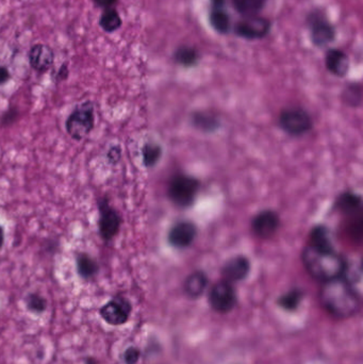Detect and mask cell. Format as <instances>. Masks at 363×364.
<instances>
[{"instance_id": "1", "label": "cell", "mask_w": 363, "mask_h": 364, "mask_svg": "<svg viewBox=\"0 0 363 364\" xmlns=\"http://www.w3.org/2000/svg\"><path fill=\"white\" fill-rule=\"evenodd\" d=\"M320 298L324 308L339 319L352 317L360 306L356 288L343 276L324 283Z\"/></svg>"}, {"instance_id": "2", "label": "cell", "mask_w": 363, "mask_h": 364, "mask_svg": "<svg viewBox=\"0 0 363 364\" xmlns=\"http://www.w3.org/2000/svg\"><path fill=\"white\" fill-rule=\"evenodd\" d=\"M301 259L308 273L323 283L344 276L347 268L345 260L335 249H321L307 245Z\"/></svg>"}, {"instance_id": "3", "label": "cell", "mask_w": 363, "mask_h": 364, "mask_svg": "<svg viewBox=\"0 0 363 364\" xmlns=\"http://www.w3.org/2000/svg\"><path fill=\"white\" fill-rule=\"evenodd\" d=\"M95 127V105L86 101L78 105L71 111L65 123V129L69 137L75 141L81 142L92 132Z\"/></svg>"}, {"instance_id": "4", "label": "cell", "mask_w": 363, "mask_h": 364, "mask_svg": "<svg viewBox=\"0 0 363 364\" xmlns=\"http://www.w3.org/2000/svg\"><path fill=\"white\" fill-rule=\"evenodd\" d=\"M98 206V230L101 240L105 243L111 242L122 226V217L120 213L110 205L107 198H99Z\"/></svg>"}, {"instance_id": "5", "label": "cell", "mask_w": 363, "mask_h": 364, "mask_svg": "<svg viewBox=\"0 0 363 364\" xmlns=\"http://www.w3.org/2000/svg\"><path fill=\"white\" fill-rule=\"evenodd\" d=\"M132 312V302L123 295H115L99 309V317L111 326L125 325Z\"/></svg>"}, {"instance_id": "6", "label": "cell", "mask_w": 363, "mask_h": 364, "mask_svg": "<svg viewBox=\"0 0 363 364\" xmlns=\"http://www.w3.org/2000/svg\"><path fill=\"white\" fill-rule=\"evenodd\" d=\"M200 185L197 180L190 176L178 175L172 180L168 189L171 200L180 207H188L193 204Z\"/></svg>"}, {"instance_id": "7", "label": "cell", "mask_w": 363, "mask_h": 364, "mask_svg": "<svg viewBox=\"0 0 363 364\" xmlns=\"http://www.w3.org/2000/svg\"><path fill=\"white\" fill-rule=\"evenodd\" d=\"M312 43L318 47L330 44L335 39V29L329 22L323 11L316 10L309 14L307 18Z\"/></svg>"}, {"instance_id": "8", "label": "cell", "mask_w": 363, "mask_h": 364, "mask_svg": "<svg viewBox=\"0 0 363 364\" xmlns=\"http://www.w3.org/2000/svg\"><path fill=\"white\" fill-rule=\"evenodd\" d=\"M271 29V23L267 18L261 16H244L242 20L236 23L234 33L242 39L260 40L269 35Z\"/></svg>"}, {"instance_id": "9", "label": "cell", "mask_w": 363, "mask_h": 364, "mask_svg": "<svg viewBox=\"0 0 363 364\" xmlns=\"http://www.w3.org/2000/svg\"><path fill=\"white\" fill-rule=\"evenodd\" d=\"M280 124L286 132L292 135H301L311 129L312 120L305 110L289 108L280 114Z\"/></svg>"}, {"instance_id": "10", "label": "cell", "mask_w": 363, "mask_h": 364, "mask_svg": "<svg viewBox=\"0 0 363 364\" xmlns=\"http://www.w3.org/2000/svg\"><path fill=\"white\" fill-rule=\"evenodd\" d=\"M211 307L217 312H229L236 306V295L229 281H221L213 285L209 294Z\"/></svg>"}, {"instance_id": "11", "label": "cell", "mask_w": 363, "mask_h": 364, "mask_svg": "<svg viewBox=\"0 0 363 364\" xmlns=\"http://www.w3.org/2000/svg\"><path fill=\"white\" fill-rule=\"evenodd\" d=\"M28 60L31 69L40 74L46 73L54 67V50L46 44H35L29 50Z\"/></svg>"}, {"instance_id": "12", "label": "cell", "mask_w": 363, "mask_h": 364, "mask_svg": "<svg viewBox=\"0 0 363 364\" xmlns=\"http://www.w3.org/2000/svg\"><path fill=\"white\" fill-rule=\"evenodd\" d=\"M280 226V217L273 211H263L253 220L252 227L259 238L269 239L275 234Z\"/></svg>"}, {"instance_id": "13", "label": "cell", "mask_w": 363, "mask_h": 364, "mask_svg": "<svg viewBox=\"0 0 363 364\" xmlns=\"http://www.w3.org/2000/svg\"><path fill=\"white\" fill-rule=\"evenodd\" d=\"M196 237L195 226L189 222L176 224L168 234V241L173 246L185 249L193 243Z\"/></svg>"}, {"instance_id": "14", "label": "cell", "mask_w": 363, "mask_h": 364, "mask_svg": "<svg viewBox=\"0 0 363 364\" xmlns=\"http://www.w3.org/2000/svg\"><path fill=\"white\" fill-rule=\"evenodd\" d=\"M250 270V263L248 258L238 256L232 258L224 266L223 275L226 281H240L248 276Z\"/></svg>"}, {"instance_id": "15", "label": "cell", "mask_w": 363, "mask_h": 364, "mask_svg": "<svg viewBox=\"0 0 363 364\" xmlns=\"http://www.w3.org/2000/svg\"><path fill=\"white\" fill-rule=\"evenodd\" d=\"M75 262L78 276L86 281L93 280L100 270L98 261L90 254L83 251L76 254Z\"/></svg>"}, {"instance_id": "16", "label": "cell", "mask_w": 363, "mask_h": 364, "mask_svg": "<svg viewBox=\"0 0 363 364\" xmlns=\"http://www.w3.org/2000/svg\"><path fill=\"white\" fill-rule=\"evenodd\" d=\"M326 69L338 77H344L350 69V59L340 50H330L325 57Z\"/></svg>"}, {"instance_id": "17", "label": "cell", "mask_w": 363, "mask_h": 364, "mask_svg": "<svg viewBox=\"0 0 363 364\" xmlns=\"http://www.w3.org/2000/svg\"><path fill=\"white\" fill-rule=\"evenodd\" d=\"M208 285V279L202 272H195L190 275L185 281V291L190 297H200Z\"/></svg>"}, {"instance_id": "18", "label": "cell", "mask_w": 363, "mask_h": 364, "mask_svg": "<svg viewBox=\"0 0 363 364\" xmlns=\"http://www.w3.org/2000/svg\"><path fill=\"white\" fill-rule=\"evenodd\" d=\"M267 3V0H231L234 9L243 18L258 16Z\"/></svg>"}, {"instance_id": "19", "label": "cell", "mask_w": 363, "mask_h": 364, "mask_svg": "<svg viewBox=\"0 0 363 364\" xmlns=\"http://www.w3.org/2000/svg\"><path fill=\"white\" fill-rule=\"evenodd\" d=\"M98 24L105 33H113L122 27L123 21H122L117 10L111 8V9L103 10Z\"/></svg>"}, {"instance_id": "20", "label": "cell", "mask_w": 363, "mask_h": 364, "mask_svg": "<svg viewBox=\"0 0 363 364\" xmlns=\"http://www.w3.org/2000/svg\"><path fill=\"white\" fill-rule=\"evenodd\" d=\"M209 21H210L211 27L217 33H221V35L229 33L231 23H230L229 14L226 12L225 9H211Z\"/></svg>"}, {"instance_id": "21", "label": "cell", "mask_w": 363, "mask_h": 364, "mask_svg": "<svg viewBox=\"0 0 363 364\" xmlns=\"http://www.w3.org/2000/svg\"><path fill=\"white\" fill-rule=\"evenodd\" d=\"M321 249H333L328 229L324 226H318L312 229L309 237V244Z\"/></svg>"}, {"instance_id": "22", "label": "cell", "mask_w": 363, "mask_h": 364, "mask_svg": "<svg viewBox=\"0 0 363 364\" xmlns=\"http://www.w3.org/2000/svg\"><path fill=\"white\" fill-rule=\"evenodd\" d=\"M26 309L33 314L41 315L47 310V300L37 292L29 293L25 298Z\"/></svg>"}, {"instance_id": "23", "label": "cell", "mask_w": 363, "mask_h": 364, "mask_svg": "<svg viewBox=\"0 0 363 364\" xmlns=\"http://www.w3.org/2000/svg\"><path fill=\"white\" fill-rule=\"evenodd\" d=\"M174 58L178 64L185 67H191L197 63L200 56L194 48L189 47V46H181L175 52Z\"/></svg>"}, {"instance_id": "24", "label": "cell", "mask_w": 363, "mask_h": 364, "mask_svg": "<svg viewBox=\"0 0 363 364\" xmlns=\"http://www.w3.org/2000/svg\"><path fill=\"white\" fill-rule=\"evenodd\" d=\"M161 156V148L156 144L149 143L143 147V162L145 166H154Z\"/></svg>"}, {"instance_id": "25", "label": "cell", "mask_w": 363, "mask_h": 364, "mask_svg": "<svg viewBox=\"0 0 363 364\" xmlns=\"http://www.w3.org/2000/svg\"><path fill=\"white\" fill-rule=\"evenodd\" d=\"M301 297H303L301 292L297 291V290H293V291L289 292V293L282 296V298L280 300V307L286 309V310H295V309L299 307Z\"/></svg>"}, {"instance_id": "26", "label": "cell", "mask_w": 363, "mask_h": 364, "mask_svg": "<svg viewBox=\"0 0 363 364\" xmlns=\"http://www.w3.org/2000/svg\"><path fill=\"white\" fill-rule=\"evenodd\" d=\"M360 200L354 194H344L339 200V207L344 212H354L360 207Z\"/></svg>"}, {"instance_id": "27", "label": "cell", "mask_w": 363, "mask_h": 364, "mask_svg": "<svg viewBox=\"0 0 363 364\" xmlns=\"http://www.w3.org/2000/svg\"><path fill=\"white\" fill-rule=\"evenodd\" d=\"M194 124L200 129H212L217 125V122L212 116L200 113L194 116Z\"/></svg>"}, {"instance_id": "28", "label": "cell", "mask_w": 363, "mask_h": 364, "mask_svg": "<svg viewBox=\"0 0 363 364\" xmlns=\"http://www.w3.org/2000/svg\"><path fill=\"white\" fill-rule=\"evenodd\" d=\"M141 351L137 347L130 346L126 349L123 358L126 364H136L140 359Z\"/></svg>"}, {"instance_id": "29", "label": "cell", "mask_w": 363, "mask_h": 364, "mask_svg": "<svg viewBox=\"0 0 363 364\" xmlns=\"http://www.w3.org/2000/svg\"><path fill=\"white\" fill-rule=\"evenodd\" d=\"M69 64H67V62H64L62 65H61L60 69H58V72H57V73L54 74V82H57V84H58V82L65 81V80H67V78H69Z\"/></svg>"}, {"instance_id": "30", "label": "cell", "mask_w": 363, "mask_h": 364, "mask_svg": "<svg viewBox=\"0 0 363 364\" xmlns=\"http://www.w3.org/2000/svg\"><path fill=\"white\" fill-rule=\"evenodd\" d=\"M120 156H122L120 148L118 146H113L108 152L107 159L111 164H116L120 161Z\"/></svg>"}, {"instance_id": "31", "label": "cell", "mask_w": 363, "mask_h": 364, "mask_svg": "<svg viewBox=\"0 0 363 364\" xmlns=\"http://www.w3.org/2000/svg\"><path fill=\"white\" fill-rule=\"evenodd\" d=\"M18 110L14 109V108H9L8 111L4 114L3 118H1V124L10 125L11 123L16 122V118H18Z\"/></svg>"}, {"instance_id": "32", "label": "cell", "mask_w": 363, "mask_h": 364, "mask_svg": "<svg viewBox=\"0 0 363 364\" xmlns=\"http://www.w3.org/2000/svg\"><path fill=\"white\" fill-rule=\"evenodd\" d=\"M94 6L98 9H111L117 3V0H93Z\"/></svg>"}, {"instance_id": "33", "label": "cell", "mask_w": 363, "mask_h": 364, "mask_svg": "<svg viewBox=\"0 0 363 364\" xmlns=\"http://www.w3.org/2000/svg\"><path fill=\"white\" fill-rule=\"evenodd\" d=\"M11 80V73L8 67L0 65V86H5Z\"/></svg>"}, {"instance_id": "34", "label": "cell", "mask_w": 363, "mask_h": 364, "mask_svg": "<svg viewBox=\"0 0 363 364\" xmlns=\"http://www.w3.org/2000/svg\"><path fill=\"white\" fill-rule=\"evenodd\" d=\"M211 9H225L226 0H210Z\"/></svg>"}, {"instance_id": "35", "label": "cell", "mask_w": 363, "mask_h": 364, "mask_svg": "<svg viewBox=\"0 0 363 364\" xmlns=\"http://www.w3.org/2000/svg\"><path fill=\"white\" fill-rule=\"evenodd\" d=\"M4 244H5V229L3 225H0V251L3 249Z\"/></svg>"}, {"instance_id": "36", "label": "cell", "mask_w": 363, "mask_h": 364, "mask_svg": "<svg viewBox=\"0 0 363 364\" xmlns=\"http://www.w3.org/2000/svg\"><path fill=\"white\" fill-rule=\"evenodd\" d=\"M84 364H98V360L96 359L95 357H91V356H88V357L84 358L83 360Z\"/></svg>"}]
</instances>
